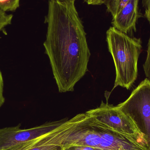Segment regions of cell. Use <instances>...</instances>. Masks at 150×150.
<instances>
[{
  "label": "cell",
  "instance_id": "10",
  "mask_svg": "<svg viewBox=\"0 0 150 150\" xmlns=\"http://www.w3.org/2000/svg\"><path fill=\"white\" fill-rule=\"evenodd\" d=\"M13 15L6 14V12L0 10V31L5 26L11 24Z\"/></svg>",
  "mask_w": 150,
  "mask_h": 150
},
{
  "label": "cell",
  "instance_id": "11",
  "mask_svg": "<svg viewBox=\"0 0 150 150\" xmlns=\"http://www.w3.org/2000/svg\"><path fill=\"white\" fill-rule=\"evenodd\" d=\"M143 68L146 77L150 80V37L148 43L147 58L144 64Z\"/></svg>",
  "mask_w": 150,
  "mask_h": 150
},
{
  "label": "cell",
  "instance_id": "8",
  "mask_svg": "<svg viewBox=\"0 0 150 150\" xmlns=\"http://www.w3.org/2000/svg\"><path fill=\"white\" fill-rule=\"evenodd\" d=\"M129 1V0H105L104 4L113 18L117 15Z\"/></svg>",
  "mask_w": 150,
  "mask_h": 150
},
{
  "label": "cell",
  "instance_id": "4",
  "mask_svg": "<svg viewBox=\"0 0 150 150\" xmlns=\"http://www.w3.org/2000/svg\"><path fill=\"white\" fill-rule=\"evenodd\" d=\"M116 106L132 121L150 150V80L142 81L127 99Z\"/></svg>",
  "mask_w": 150,
  "mask_h": 150
},
{
  "label": "cell",
  "instance_id": "5",
  "mask_svg": "<svg viewBox=\"0 0 150 150\" xmlns=\"http://www.w3.org/2000/svg\"><path fill=\"white\" fill-rule=\"evenodd\" d=\"M86 113L98 123L144 144L132 121L117 106L102 102L100 106L89 110Z\"/></svg>",
  "mask_w": 150,
  "mask_h": 150
},
{
  "label": "cell",
  "instance_id": "13",
  "mask_svg": "<svg viewBox=\"0 0 150 150\" xmlns=\"http://www.w3.org/2000/svg\"><path fill=\"white\" fill-rule=\"evenodd\" d=\"M142 2L145 9L144 16L150 23V0H142Z\"/></svg>",
  "mask_w": 150,
  "mask_h": 150
},
{
  "label": "cell",
  "instance_id": "14",
  "mask_svg": "<svg viewBox=\"0 0 150 150\" xmlns=\"http://www.w3.org/2000/svg\"><path fill=\"white\" fill-rule=\"evenodd\" d=\"M4 80L2 74L0 70V108L3 105L5 101V99L3 95Z\"/></svg>",
  "mask_w": 150,
  "mask_h": 150
},
{
  "label": "cell",
  "instance_id": "6",
  "mask_svg": "<svg viewBox=\"0 0 150 150\" xmlns=\"http://www.w3.org/2000/svg\"><path fill=\"white\" fill-rule=\"evenodd\" d=\"M67 120L53 122L28 129H21L20 124L16 127L0 129V150L7 149L45 136L58 129Z\"/></svg>",
  "mask_w": 150,
  "mask_h": 150
},
{
  "label": "cell",
  "instance_id": "1",
  "mask_svg": "<svg viewBox=\"0 0 150 150\" xmlns=\"http://www.w3.org/2000/svg\"><path fill=\"white\" fill-rule=\"evenodd\" d=\"M44 45L60 93L73 91L90 59L85 32L74 2L50 0Z\"/></svg>",
  "mask_w": 150,
  "mask_h": 150
},
{
  "label": "cell",
  "instance_id": "9",
  "mask_svg": "<svg viewBox=\"0 0 150 150\" xmlns=\"http://www.w3.org/2000/svg\"><path fill=\"white\" fill-rule=\"evenodd\" d=\"M20 0H0V10L14 11L19 7Z\"/></svg>",
  "mask_w": 150,
  "mask_h": 150
},
{
  "label": "cell",
  "instance_id": "16",
  "mask_svg": "<svg viewBox=\"0 0 150 150\" xmlns=\"http://www.w3.org/2000/svg\"><path fill=\"white\" fill-rule=\"evenodd\" d=\"M51 1H55L59 2H75L76 0H51Z\"/></svg>",
  "mask_w": 150,
  "mask_h": 150
},
{
  "label": "cell",
  "instance_id": "3",
  "mask_svg": "<svg viewBox=\"0 0 150 150\" xmlns=\"http://www.w3.org/2000/svg\"><path fill=\"white\" fill-rule=\"evenodd\" d=\"M108 50L116 71L113 89L120 86L130 89L138 75L137 63L142 49L140 39L132 38L111 27L107 31Z\"/></svg>",
  "mask_w": 150,
  "mask_h": 150
},
{
  "label": "cell",
  "instance_id": "12",
  "mask_svg": "<svg viewBox=\"0 0 150 150\" xmlns=\"http://www.w3.org/2000/svg\"><path fill=\"white\" fill-rule=\"evenodd\" d=\"M63 150H102L91 146L83 145H72L67 148H64Z\"/></svg>",
  "mask_w": 150,
  "mask_h": 150
},
{
  "label": "cell",
  "instance_id": "2",
  "mask_svg": "<svg viewBox=\"0 0 150 150\" xmlns=\"http://www.w3.org/2000/svg\"><path fill=\"white\" fill-rule=\"evenodd\" d=\"M49 143L63 149L77 144L102 150H148L142 142L98 123L86 113L62 126Z\"/></svg>",
  "mask_w": 150,
  "mask_h": 150
},
{
  "label": "cell",
  "instance_id": "7",
  "mask_svg": "<svg viewBox=\"0 0 150 150\" xmlns=\"http://www.w3.org/2000/svg\"><path fill=\"white\" fill-rule=\"evenodd\" d=\"M139 0H129L113 17L112 24L118 30L127 33L136 31V23L140 17L138 11Z\"/></svg>",
  "mask_w": 150,
  "mask_h": 150
},
{
  "label": "cell",
  "instance_id": "15",
  "mask_svg": "<svg viewBox=\"0 0 150 150\" xmlns=\"http://www.w3.org/2000/svg\"><path fill=\"white\" fill-rule=\"evenodd\" d=\"M84 1L89 5H99L104 4L105 0H84Z\"/></svg>",
  "mask_w": 150,
  "mask_h": 150
}]
</instances>
